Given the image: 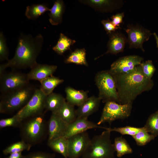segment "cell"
Here are the masks:
<instances>
[{"label": "cell", "instance_id": "cell-1", "mask_svg": "<svg viewBox=\"0 0 158 158\" xmlns=\"http://www.w3.org/2000/svg\"><path fill=\"white\" fill-rule=\"evenodd\" d=\"M113 75L121 104L133 102L138 95L151 90L154 85L152 80L144 75L140 65L127 73Z\"/></svg>", "mask_w": 158, "mask_h": 158}, {"label": "cell", "instance_id": "cell-2", "mask_svg": "<svg viewBox=\"0 0 158 158\" xmlns=\"http://www.w3.org/2000/svg\"><path fill=\"white\" fill-rule=\"evenodd\" d=\"M44 41L43 36L39 34L33 37L31 35L21 33L13 57L0 66V75L6 68H31L37 63V59L42 49Z\"/></svg>", "mask_w": 158, "mask_h": 158}, {"label": "cell", "instance_id": "cell-3", "mask_svg": "<svg viewBox=\"0 0 158 158\" xmlns=\"http://www.w3.org/2000/svg\"><path fill=\"white\" fill-rule=\"evenodd\" d=\"M44 114L25 120L19 126L22 140L32 146L41 142L48 135L47 123Z\"/></svg>", "mask_w": 158, "mask_h": 158}, {"label": "cell", "instance_id": "cell-4", "mask_svg": "<svg viewBox=\"0 0 158 158\" xmlns=\"http://www.w3.org/2000/svg\"><path fill=\"white\" fill-rule=\"evenodd\" d=\"M36 89L30 85L2 94L0 97V112L9 114L18 111L29 101Z\"/></svg>", "mask_w": 158, "mask_h": 158}, {"label": "cell", "instance_id": "cell-5", "mask_svg": "<svg viewBox=\"0 0 158 158\" xmlns=\"http://www.w3.org/2000/svg\"><path fill=\"white\" fill-rule=\"evenodd\" d=\"M111 132L106 130L91 140L82 158H113L116 152L111 140Z\"/></svg>", "mask_w": 158, "mask_h": 158}, {"label": "cell", "instance_id": "cell-6", "mask_svg": "<svg viewBox=\"0 0 158 158\" xmlns=\"http://www.w3.org/2000/svg\"><path fill=\"white\" fill-rule=\"evenodd\" d=\"M95 81L99 90L98 97L103 102L112 101L119 104L114 76L109 70L98 72Z\"/></svg>", "mask_w": 158, "mask_h": 158}, {"label": "cell", "instance_id": "cell-7", "mask_svg": "<svg viewBox=\"0 0 158 158\" xmlns=\"http://www.w3.org/2000/svg\"><path fill=\"white\" fill-rule=\"evenodd\" d=\"M133 102L125 104L109 101L106 102L103 109L101 117L97 123L98 125L105 122L110 124L117 119H124L130 115Z\"/></svg>", "mask_w": 158, "mask_h": 158}, {"label": "cell", "instance_id": "cell-8", "mask_svg": "<svg viewBox=\"0 0 158 158\" xmlns=\"http://www.w3.org/2000/svg\"><path fill=\"white\" fill-rule=\"evenodd\" d=\"M46 96L40 89H36L26 104L15 115L22 122L30 117L45 113Z\"/></svg>", "mask_w": 158, "mask_h": 158}, {"label": "cell", "instance_id": "cell-9", "mask_svg": "<svg viewBox=\"0 0 158 158\" xmlns=\"http://www.w3.org/2000/svg\"><path fill=\"white\" fill-rule=\"evenodd\" d=\"M26 74L19 72L4 73L0 75V90L4 94L29 85Z\"/></svg>", "mask_w": 158, "mask_h": 158}, {"label": "cell", "instance_id": "cell-10", "mask_svg": "<svg viewBox=\"0 0 158 158\" xmlns=\"http://www.w3.org/2000/svg\"><path fill=\"white\" fill-rule=\"evenodd\" d=\"M125 30L128 35L127 42L129 48L139 49L145 51L143 44L152 35L150 31L138 24H128Z\"/></svg>", "mask_w": 158, "mask_h": 158}, {"label": "cell", "instance_id": "cell-11", "mask_svg": "<svg viewBox=\"0 0 158 158\" xmlns=\"http://www.w3.org/2000/svg\"><path fill=\"white\" fill-rule=\"evenodd\" d=\"M68 139V158H80L87 149L91 139L86 131L73 136Z\"/></svg>", "mask_w": 158, "mask_h": 158}, {"label": "cell", "instance_id": "cell-12", "mask_svg": "<svg viewBox=\"0 0 158 158\" xmlns=\"http://www.w3.org/2000/svg\"><path fill=\"white\" fill-rule=\"evenodd\" d=\"M143 60L142 57L138 55L123 56L119 58L111 64L109 71L113 75L126 73L140 65Z\"/></svg>", "mask_w": 158, "mask_h": 158}, {"label": "cell", "instance_id": "cell-13", "mask_svg": "<svg viewBox=\"0 0 158 158\" xmlns=\"http://www.w3.org/2000/svg\"><path fill=\"white\" fill-rule=\"evenodd\" d=\"M103 129L94 122L90 121L87 118H77L74 121L68 124L64 137L68 138L74 135L85 132L87 130L95 128Z\"/></svg>", "mask_w": 158, "mask_h": 158}, {"label": "cell", "instance_id": "cell-14", "mask_svg": "<svg viewBox=\"0 0 158 158\" xmlns=\"http://www.w3.org/2000/svg\"><path fill=\"white\" fill-rule=\"evenodd\" d=\"M68 124L56 113H51L47 122L48 140L63 137Z\"/></svg>", "mask_w": 158, "mask_h": 158}, {"label": "cell", "instance_id": "cell-15", "mask_svg": "<svg viewBox=\"0 0 158 158\" xmlns=\"http://www.w3.org/2000/svg\"><path fill=\"white\" fill-rule=\"evenodd\" d=\"M109 40L107 44V51L102 55L96 58L95 59L107 54L116 55L123 51L127 39L122 33L115 32L109 34Z\"/></svg>", "mask_w": 158, "mask_h": 158}, {"label": "cell", "instance_id": "cell-16", "mask_svg": "<svg viewBox=\"0 0 158 158\" xmlns=\"http://www.w3.org/2000/svg\"><path fill=\"white\" fill-rule=\"evenodd\" d=\"M57 68V66L55 65L37 63L30 68V70L26 74L29 80H35L40 82L53 75Z\"/></svg>", "mask_w": 158, "mask_h": 158}, {"label": "cell", "instance_id": "cell-17", "mask_svg": "<svg viewBox=\"0 0 158 158\" xmlns=\"http://www.w3.org/2000/svg\"><path fill=\"white\" fill-rule=\"evenodd\" d=\"M102 12H111L118 9L123 4L120 0H88L79 1Z\"/></svg>", "mask_w": 158, "mask_h": 158}, {"label": "cell", "instance_id": "cell-18", "mask_svg": "<svg viewBox=\"0 0 158 158\" xmlns=\"http://www.w3.org/2000/svg\"><path fill=\"white\" fill-rule=\"evenodd\" d=\"M101 99L99 97L93 96L85 101L78 107L76 110L77 118H87L97 111Z\"/></svg>", "mask_w": 158, "mask_h": 158}, {"label": "cell", "instance_id": "cell-19", "mask_svg": "<svg viewBox=\"0 0 158 158\" xmlns=\"http://www.w3.org/2000/svg\"><path fill=\"white\" fill-rule=\"evenodd\" d=\"M65 91L66 102L74 106H80L88 97V91L78 90L70 87H67Z\"/></svg>", "mask_w": 158, "mask_h": 158}, {"label": "cell", "instance_id": "cell-20", "mask_svg": "<svg viewBox=\"0 0 158 158\" xmlns=\"http://www.w3.org/2000/svg\"><path fill=\"white\" fill-rule=\"evenodd\" d=\"M66 101V99L62 95L53 92L46 97L45 111L56 113Z\"/></svg>", "mask_w": 158, "mask_h": 158}, {"label": "cell", "instance_id": "cell-21", "mask_svg": "<svg viewBox=\"0 0 158 158\" xmlns=\"http://www.w3.org/2000/svg\"><path fill=\"white\" fill-rule=\"evenodd\" d=\"M65 7L63 1L57 0L54 2L48 14L49 17V21L52 25H56L62 22Z\"/></svg>", "mask_w": 158, "mask_h": 158}, {"label": "cell", "instance_id": "cell-22", "mask_svg": "<svg viewBox=\"0 0 158 158\" xmlns=\"http://www.w3.org/2000/svg\"><path fill=\"white\" fill-rule=\"evenodd\" d=\"M47 145L53 150L60 154L64 158H68V138L64 137H62L48 140Z\"/></svg>", "mask_w": 158, "mask_h": 158}, {"label": "cell", "instance_id": "cell-23", "mask_svg": "<svg viewBox=\"0 0 158 158\" xmlns=\"http://www.w3.org/2000/svg\"><path fill=\"white\" fill-rule=\"evenodd\" d=\"M56 113L68 124L73 122L77 118L76 110L74 106L66 101Z\"/></svg>", "mask_w": 158, "mask_h": 158}, {"label": "cell", "instance_id": "cell-24", "mask_svg": "<svg viewBox=\"0 0 158 158\" xmlns=\"http://www.w3.org/2000/svg\"><path fill=\"white\" fill-rule=\"evenodd\" d=\"M64 82L63 79L53 75L49 77L40 82V88L46 96L53 92L54 89Z\"/></svg>", "mask_w": 158, "mask_h": 158}, {"label": "cell", "instance_id": "cell-25", "mask_svg": "<svg viewBox=\"0 0 158 158\" xmlns=\"http://www.w3.org/2000/svg\"><path fill=\"white\" fill-rule=\"evenodd\" d=\"M66 63H74L88 66L86 59V50L84 48L77 49L71 53L64 60Z\"/></svg>", "mask_w": 158, "mask_h": 158}, {"label": "cell", "instance_id": "cell-26", "mask_svg": "<svg viewBox=\"0 0 158 158\" xmlns=\"http://www.w3.org/2000/svg\"><path fill=\"white\" fill-rule=\"evenodd\" d=\"M50 9L44 4H32L27 6L25 16L29 19L35 20Z\"/></svg>", "mask_w": 158, "mask_h": 158}, {"label": "cell", "instance_id": "cell-27", "mask_svg": "<svg viewBox=\"0 0 158 158\" xmlns=\"http://www.w3.org/2000/svg\"><path fill=\"white\" fill-rule=\"evenodd\" d=\"M76 42L62 33H60L59 37L56 44L52 48V49L59 55L63 54L66 51L70 49V47Z\"/></svg>", "mask_w": 158, "mask_h": 158}, {"label": "cell", "instance_id": "cell-28", "mask_svg": "<svg viewBox=\"0 0 158 158\" xmlns=\"http://www.w3.org/2000/svg\"><path fill=\"white\" fill-rule=\"evenodd\" d=\"M114 144L118 157H121L125 154H131L133 152L130 145L126 140L122 136L115 138Z\"/></svg>", "mask_w": 158, "mask_h": 158}, {"label": "cell", "instance_id": "cell-29", "mask_svg": "<svg viewBox=\"0 0 158 158\" xmlns=\"http://www.w3.org/2000/svg\"><path fill=\"white\" fill-rule=\"evenodd\" d=\"M143 127L155 137L158 136V110L149 116Z\"/></svg>", "mask_w": 158, "mask_h": 158}, {"label": "cell", "instance_id": "cell-30", "mask_svg": "<svg viewBox=\"0 0 158 158\" xmlns=\"http://www.w3.org/2000/svg\"><path fill=\"white\" fill-rule=\"evenodd\" d=\"M32 146L24 141H18L11 145L3 150L4 155L22 152L24 150H29Z\"/></svg>", "mask_w": 158, "mask_h": 158}, {"label": "cell", "instance_id": "cell-31", "mask_svg": "<svg viewBox=\"0 0 158 158\" xmlns=\"http://www.w3.org/2000/svg\"><path fill=\"white\" fill-rule=\"evenodd\" d=\"M132 136L135 140L137 145L140 146L146 145L153 140L155 138L153 135L149 134L143 127L141 130Z\"/></svg>", "mask_w": 158, "mask_h": 158}, {"label": "cell", "instance_id": "cell-32", "mask_svg": "<svg viewBox=\"0 0 158 158\" xmlns=\"http://www.w3.org/2000/svg\"><path fill=\"white\" fill-rule=\"evenodd\" d=\"M142 128H137L130 126L120 127L111 128L104 127L106 130L110 132L115 131L118 132L122 135H128L133 136L142 129Z\"/></svg>", "mask_w": 158, "mask_h": 158}, {"label": "cell", "instance_id": "cell-33", "mask_svg": "<svg viewBox=\"0 0 158 158\" xmlns=\"http://www.w3.org/2000/svg\"><path fill=\"white\" fill-rule=\"evenodd\" d=\"M144 75L148 79H152L156 69L153 65L152 61L148 60L142 62L140 64Z\"/></svg>", "mask_w": 158, "mask_h": 158}, {"label": "cell", "instance_id": "cell-34", "mask_svg": "<svg viewBox=\"0 0 158 158\" xmlns=\"http://www.w3.org/2000/svg\"><path fill=\"white\" fill-rule=\"evenodd\" d=\"M8 51L7 46L6 39L3 32L0 33V61H3L8 59Z\"/></svg>", "mask_w": 158, "mask_h": 158}, {"label": "cell", "instance_id": "cell-35", "mask_svg": "<svg viewBox=\"0 0 158 158\" xmlns=\"http://www.w3.org/2000/svg\"><path fill=\"white\" fill-rule=\"evenodd\" d=\"M22 122L15 115L11 117L1 119L0 128H2L8 127H19Z\"/></svg>", "mask_w": 158, "mask_h": 158}, {"label": "cell", "instance_id": "cell-36", "mask_svg": "<svg viewBox=\"0 0 158 158\" xmlns=\"http://www.w3.org/2000/svg\"><path fill=\"white\" fill-rule=\"evenodd\" d=\"M22 158H56V155L54 154L38 151L30 153Z\"/></svg>", "mask_w": 158, "mask_h": 158}, {"label": "cell", "instance_id": "cell-37", "mask_svg": "<svg viewBox=\"0 0 158 158\" xmlns=\"http://www.w3.org/2000/svg\"><path fill=\"white\" fill-rule=\"evenodd\" d=\"M101 23L108 34L116 32L118 29L121 28L120 27H118L114 25L109 19L103 20H102Z\"/></svg>", "mask_w": 158, "mask_h": 158}, {"label": "cell", "instance_id": "cell-38", "mask_svg": "<svg viewBox=\"0 0 158 158\" xmlns=\"http://www.w3.org/2000/svg\"><path fill=\"white\" fill-rule=\"evenodd\" d=\"M124 16V12L118 13L113 15L111 17V21L115 26L120 27V25L123 22V19Z\"/></svg>", "mask_w": 158, "mask_h": 158}, {"label": "cell", "instance_id": "cell-39", "mask_svg": "<svg viewBox=\"0 0 158 158\" xmlns=\"http://www.w3.org/2000/svg\"><path fill=\"white\" fill-rule=\"evenodd\" d=\"M23 156L22 152H19L11 154L9 156L5 158H22Z\"/></svg>", "mask_w": 158, "mask_h": 158}, {"label": "cell", "instance_id": "cell-40", "mask_svg": "<svg viewBox=\"0 0 158 158\" xmlns=\"http://www.w3.org/2000/svg\"><path fill=\"white\" fill-rule=\"evenodd\" d=\"M153 34V35L154 37H155V38L156 40L157 46L158 48V36L157 35V34L155 32H154Z\"/></svg>", "mask_w": 158, "mask_h": 158}]
</instances>
